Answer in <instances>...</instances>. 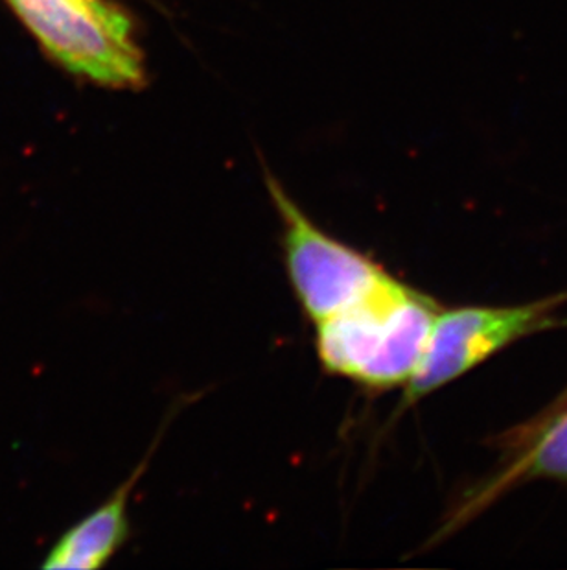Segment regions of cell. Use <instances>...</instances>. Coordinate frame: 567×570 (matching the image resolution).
<instances>
[{
    "mask_svg": "<svg viewBox=\"0 0 567 570\" xmlns=\"http://www.w3.org/2000/svg\"><path fill=\"white\" fill-rule=\"evenodd\" d=\"M64 69L103 86L145 83V58L123 11L108 0H8Z\"/></svg>",
    "mask_w": 567,
    "mask_h": 570,
    "instance_id": "2",
    "label": "cell"
},
{
    "mask_svg": "<svg viewBox=\"0 0 567 570\" xmlns=\"http://www.w3.org/2000/svg\"><path fill=\"white\" fill-rule=\"evenodd\" d=\"M439 314L431 297L391 275L364 302L316 323L317 356L325 372L370 392L406 386Z\"/></svg>",
    "mask_w": 567,
    "mask_h": 570,
    "instance_id": "1",
    "label": "cell"
},
{
    "mask_svg": "<svg viewBox=\"0 0 567 570\" xmlns=\"http://www.w3.org/2000/svg\"><path fill=\"white\" fill-rule=\"evenodd\" d=\"M525 468L535 476L567 479V414L536 443Z\"/></svg>",
    "mask_w": 567,
    "mask_h": 570,
    "instance_id": "6",
    "label": "cell"
},
{
    "mask_svg": "<svg viewBox=\"0 0 567 570\" xmlns=\"http://www.w3.org/2000/svg\"><path fill=\"white\" fill-rule=\"evenodd\" d=\"M150 462V454L118 485L108 501L59 535L47 552L43 569L97 570L108 566L131 533L129 501Z\"/></svg>",
    "mask_w": 567,
    "mask_h": 570,
    "instance_id": "5",
    "label": "cell"
},
{
    "mask_svg": "<svg viewBox=\"0 0 567 570\" xmlns=\"http://www.w3.org/2000/svg\"><path fill=\"white\" fill-rule=\"evenodd\" d=\"M546 322L541 307H465L440 313L417 372L404 390V404L426 397L487 361Z\"/></svg>",
    "mask_w": 567,
    "mask_h": 570,
    "instance_id": "4",
    "label": "cell"
},
{
    "mask_svg": "<svg viewBox=\"0 0 567 570\" xmlns=\"http://www.w3.org/2000/svg\"><path fill=\"white\" fill-rule=\"evenodd\" d=\"M266 181L282 226L289 283L311 322H322L358 305L391 277L372 258L322 232L277 179L268 176Z\"/></svg>",
    "mask_w": 567,
    "mask_h": 570,
    "instance_id": "3",
    "label": "cell"
}]
</instances>
